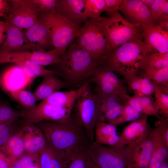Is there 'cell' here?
Wrapping results in <instances>:
<instances>
[{
	"label": "cell",
	"instance_id": "d4e9b609",
	"mask_svg": "<svg viewBox=\"0 0 168 168\" xmlns=\"http://www.w3.org/2000/svg\"><path fill=\"white\" fill-rule=\"evenodd\" d=\"M89 84V82H87L77 89L66 91H58L42 101L53 105L72 109L77 99Z\"/></svg>",
	"mask_w": 168,
	"mask_h": 168
},
{
	"label": "cell",
	"instance_id": "8d00e7d4",
	"mask_svg": "<svg viewBox=\"0 0 168 168\" xmlns=\"http://www.w3.org/2000/svg\"><path fill=\"white\" fill-rule=\"evenodd\" d=\"M22 112L13 109L9 104L0 100V124L22 118Z\"/></svg>",
	"mask_w": 168,
	"mask_h": 168
},
{
	"label": "cell",
	"instance_id": "f35d334b",
	"mask_svg": "<svg viewBox=\"0 0 168 168\" xmlns=\"http://www.w3.org/2000/svg\"><path fill=\"white\" fill-rule=\"evenodd\" d=\"M154 103L157 112L168 119V94L159 89L154 93Z\"/></svg>",
	"mask_w": 168,
	"mask_h": 168
},
{
	"label": "cell",
	"instance_id": "9c48e42d",
	"mask_svg": "<svg viewBox=\"0 0 168 168\" xmlns=\"http://www.w3.org/2000/svg\"><path fill=\"white\" fill-rule=\"evenodd\" d=\"M91 76L92 81L95 85V93L115 95L127 102L129 95L127 94L126 86L107 64L98 65Z\"/></svg>",
	"mask_w": 168,
	"mask_h": 168
},
{
	"label": "cell",
	"instance_id": "836d02e7",
	"mask_svg": "<svg viewBox=\"0 0 168 168\" xmlns=\"http://www.w3.org/2000/svg\"><path fill=\"white\" fill-rule=\"evenodd\" d=\"M21 118L0 124V147L4 145L22 126Z\"/></svg>",
	"mask_w": 168,
	"mask_h": 168
},
{
	"label": "cell",
	"instance_id": "e0dca14e",
	"mask_svg": "<svg viewBox=\"0 0 168 168\" xmlns=\"http://www.w3.org/2000/svg\"><path fill=\"white\" fill-rule=\"evenodd\" d=\"M70 153L58 149L47 140L44 148L38 154L40 168H66Z\"/></svg>",
	"mask_w": 168,
	"mask_h": 168
},
{
	"label": "cell",
	"instance_id": "e575fe53",
	"mask_svg": "<svg viewBox=\"0 0 168 168\" xmlns=\"http://www.w3.org/2000/svg\"><path fill=\"white\" fill-rule=\"evenodd\" d=\"M8 95L25 108L32 109L37 105V101L33 93L25 89L12 92Z\"/></svg>",
	"mask_w": 168,
	"mask_h": 168
},
{
	"label": "cell",
	"instance_id": "44dd1931",
	"mask_svg": "<svg viewBox=\"0 0 168 168\" xmlns=\"http://www.w3.org/2000/svg\"><path fill=\"white\" fill-rule=\"evenodd\" d=\"M129 162L127 168H147L151 158L152 143L150 136L137 145L127 146Z\"/></svg>",
	"mask_w": 168,
	"mask_h": 168
},
{
	"label": "cell",
	"instance_id": "7a4b0ae2",
	"mask_svg": "<svg viewBox=\"0 0 168 168\" xmlns=\"http://www.w3.org/2000/svg\"><path fill=\"white\" fill-rule=\"evenodd\" d=\"M55 66L61 77L71 84L77 85L91 76L98 65L88 52L72 42Z\"/></svg>",
	"mask_w": 168,
	"mask_h": 168
},
{
	"label": "cell",
	"instance_id": "f546056e",
	"mask_svg": "<svg viewBox=\"0 0 168 168\" xmlns=\"http://www.w3.org/2000/svg\"><path fill=\"white\" fill-rule=\"evenodd\" d=\"M137 75L151 80L162 91L168 94V67L138 72Z\"/></svg>",
	"mask_w": 168,
	"mask_h": 168
},
{
	"label": "cell",
	"instance_id": "7bdbcfd3",
	"mask_svg": "<svg viewBox=\"0 0 168 168\" xmlns=\"http://www.w3.org/2000/svg\"><path fill=\"white\" fill-rule=\"evenodd\" d=\"M158 119L156 123V128L168 145V119L161 116Z\"/></svg>",
	"mask_w": 168,
	"mask_h": 168
},
{
	"label": "cell",
	"instance_id": "f1b7e54d",
	"mask_svg": "<svg viewBox=\"0 0 168 168\" xmlns=\"http://www.w3.org/2000/svg\"><path fill=\"white\" fill-rule=\"evenodd\" d=\"M127 102L145 115L154 116L158 119L160 117L156 110L152 95L142 97L129 96Z\"/></svg>",
	"mask_w": 168,
	"mask_h": 168
},
{
	"label": "cell",
	"instance_id": "4dcf8cb0",
	"mask_svg": "<svg viewBox=\"0 0 168 168\" xmlns=\"http://www.w3.org/2000/svg\"><path fill=\"white\" fill-rule=\"evenodd\" d=\"M88 148H82L70 153L66 168H92L93 163Z\"/></svg>",
	"mask_w": 168,
	"mask_h": 168
},
{
	"label": "cell",
	"instance_id": "603a6c76",
	"mask_svg": "<svg viewBox=\"0 0 168 168\" xmlns=\"http://www.w3.org/2000/svg\"><path fill=\"white\" fill-rule=\"evenodd\" d=\"M24 31L29 43L37 50H50L54 47L46 28L39 19L32 26L24 30Z\"/></svg>",
	"mask_w": 168,
	"mask_h": 168
},
{
	"label": "cell",
	"instance_id": "11a10c76",
	"mask_svg": "<svg viewBox=\"0 0 168 168\" xmlns=\"http://www.w3.org/2000/svg\"><path fill=\"white\" fill-rule=\"evenodd\" d=\"M33 168H37L35 166Z\"/></svg>",
	"mask_w": 168,
	"mask_h": 168
},
{
	"label": "cell",
	"instance_id": "9a60e30c",
	"mask_svg": "<svg viewBox=\"0 0 168 168\" xmlns=\"http://www.w3.org/2000/svg\"><path fill=\"white\" fill-rule=\"evenodd\" d=\"M97 95L99 99L98 122L110 124L119 116L126 102L114 95Z\"/></svg>",
	"mask_w": 168,
	"mask_h": 168
},
{
	"label": "cell",
	"instance_id": "db71d44e",
	"mask_svg": "<svg viewBox=\"0 0 168 168\" xmlns=\"http://www.w3.org/2000/svg\"><path fill=\"white\" fill-rule=\"evenodd\" d=\"M92 168H100L98 167V166H97L94 165L93 163V166Z\"/></svg>",
	"mask_w": 168,
	"mask_h": 168
},
{
	"label": "cell",
	"instance_id": "c3c4849f",
	"mask_svg": "<svg viewBox=\"0 0 168 168\" xmlns=\"http://www.w3.org/2000/svg\"><path fill=\"white\" fill-rule=\"evenodd\" d=\"M9 27L8 23L0 21V45L3 43L6 39Z\"/></svg>",
	"mask_w": 168,
	"mask_h": 168
},
{
	"label": "cell",
	"instance_id": "74e56055",
	"mask_svg": "<svg viewBox=\"0 0 168 168\" xmlns=\"http://www.w3.org/2000/svg\"><path fill=\"white\" fill-rule=\"evenodd\" d=\"M116 127L105 122H97L95 125V142H100L104 139L112 135L117 134Z\"/></svg>",
	"mask_w": 168,
	"mask_h": 168
},
{
	"label": "cell",
	"instance_id": "ac0fdd59",
	"mask_svg": "<svg viewBox=\"0 0 168 168\" xmlns=\"http://www.w3.org/2000/svg\"><path fill=\"white\" fill-rule=\"evenodd\" d=\"M9 24L7 35L0 47V52L11 53L29 50L31 51L37 50L27 40L24 30Z\"/></svg>",
	"mask_w": 168,
	"mask_h": 168
},
{
	"label": "cell",
	"instance_id": "7402d4cb",
	"mask_svg": "<svg viewBox=\"0 0 168 168\" xmlns=\"http://www.w3.org/2000/svg\"><path fill=\"white\" fill-rule=\"evenodd\" d=\"M85 0H58L55 10L70 22L78 25L86 19L84 14Z\"/></svg>",
	"mask_w": 168,
	"mask_h": 168
},
{
	"label": "cell",
	"instance_id": "d6986e66",
	"mask_svg": "<svg viewBox=\"0 0 168 168\" xmlns=\"http://www.w3.org/2000/svg\"><path fill=\"white\" fill-rule=\"evenodd\" d=\"M25 153L35 159L46 145L47 140L43 133L34 124H23L21 128Z\"/></svg>",
	"mask_w": 168,
	"mask_h": 168
},
{
	"label": "cell",
	"instance_id": "5b68a950",
	"mask_svg": "<svg viewBox=\"0 0 168 168\" xmlns=\"http://www.w3.org/2000/svg\"><path fill=\"white\" fill-rule=\"evenodd\" d=\"M38 19L46 28L54 49L63 56L79 35L82 27L69 21L55 10L39 13Z\"/></svg>",
	"mask_w": 168,
	"mask_h": 168
},
{
	"label": "cell",
	"instance_id": "cb8c5ba5",
	"mask_svg": "<svg viewBox=\"0 0 168 168\" xmlns=\"http://www.w3.org/2000/svg\"><path fill=\"white\" fill-rule=\"evenodd\" d=\"M150 137L152 143V156L147 168H159L168 158V145L156 128H152Z\"/></svg>",
	"mask_w": 168,
	"mask_h": 168
},
{
	"label": "cell",
	"instance_id": "1f68e13d",
	"mask_svg": "<svg viewBox=\"0 0 168 168\" xmlns=\"http://www.w3.org/2000/svg\"><path fill=\"white\" fill-rule=\"evenodd\" d=\"M150 12L152 23L158 24L168 21V1L155 0Z\"/></svg>",
	"mask_w": 168,
	"mask_h": 168
},
{
	"label": "cell",
	"instance_id": "60d3db41",
	"mask_svg": "<svg viewBox=\"0 0 168 168\" xmlns=\"http://www.w3.org/2000/svg\"><path fill=\"white\" fill-rule=\"evenodd\" d=\"M30 4L38 13L56 9L58 0H28Z\"/></svg>",
	"mask_w": 168,
	"mask_h": 168
},
{
	"label": "cell",
	"instance_id": "4fadbf2b",
	"mask_svg": "<svg viewBox=\"0 0 168 168\" xmlns=\"http://www.w3.org/2000/svg\"><path fill=\"white\" fill-rule=\"evenodd\" d=\"M142 26L143 40L148 51L168 53V27L152 23Z\"/></svg>",
	"mask_w": 168,
	"mask_h": 168
},
{
	"label": "cell",
	"instance_id": "bcb514c9",
	"mask_svg": "<svg viewBox=\"0 0 168 168\" xmlns=\"http://www.w3.org/2000/svg\"><path fill=\"white\" fill-rule=\"evenodd\" d=\"M105 10L108 17L112 16L118 11L124 0H105Z\"/></svg>",
	"mask_w": 168,
	"mask_h": 168
},
{
	"label": "cell",
	"instance_id": "ffe728a7",
	"mask_svg": "<svg viewBox=\"0 0 168 168\" xmlns=\"http://www.w3.org/2000/svg\"><path fill=\"white\" fill-rule=\"evenodd\" d=\"M119 10L131 23L142 26L152 23L150 11L141 0H124Z\"/></svg>",
	"mask_w": 168,
	"mask_h": 168
},
{
	"label": "cell",
	"instance_id": "83f0119b",
	"mask_svg": "<svg viewBox=\"0 0 168 168\" xmlns=\"http://www.w3.org/2000/svg\"><path fill=\"white\" fill-rule=\"evenodd\" d=\"M167 67H168V53L161 54L152 50L147 52L143 57L137 73L141 71L160 69Z\"/></svg>",
	"mask_w": 168,
	"mask_h": 168
},
{
	"label": "cell",
	"instance_id": "52a82bcc",
	"mask_svg": "<svg viewBox=\"0 0 168 168\" xmlns=\"http://www.w3.org/2000/svg\"><path fill=\"white\" fill-rule=\"evenodd\" d=\"M73 107L75 109L76 121L82 127L90 140L94 141L93 129L98 122L99 99L90 84L77 99Z\"/></svg>",
	"mask_w": 168,
	"mask_h": 168
},
{
	"label": "cell",
	"instance_id": "6da1fadb",
	"mask_svg": "<svg viewBox=\"0 0 168 168\" xmlns=\"http://www.w3.org/2000/svg\"><path fill=\"white\" fill-rule=\"evenodd\" d=\"M34 124L52 145L68 153L88 147L92 142H89L90 139L82 127L71 118L64 121H44Z\"/></svg>",
	"mask_w": 168,
	"mask_h": 168
},
{
	"label": "cell",
	"instance_id": "f907efd6",
	"mask_svg": "<svg viewBox=\"0 0 168 168\" xmlns=\"http://www.w3.org/2000/svg\"><path fill=\"white\" fill-rule=\"evenodd\" d=\"M8 161H9L0 159V168H9Z\"/></svg>",
	"mask_w": 168,
	"mask_h": 168
},
{
	"label": "cell",
	"instance_id": "ba28073f",
	"mask_svg": "<svg viewBox=\"0 0 168 168\" xmlns=\"http://www.w3.org/2000/svg\"><path fill=\"white\" fill-rule=\"evenodd\" d=\"M88 151L93 164L100 168H127L128 147H108L91 142Z\"/></svg>",
	"mask_w": 168,
	"mask_h": 168
},
{
	"label": "cell",
	"instance_id": "681fc988",
	"mask_svg": "<svg viewBox=\"0 0 168 168\" xmlns=\"http://www.w3.org/2000/svg\"><path fill=\"white\" fill-rule=\"evenodd\" d=\"M141 1L149 9L150 11L155 0H141Z\"/></svg>",
	"mask_w": 168,
	"mask_h": 168
},
{
	"label": "cell",
	"instance_id": "5bb4252c",
	"mask_svg": "<svg viewBox=\"0 0 168 168\" xmlns=\"http://www.w3.org/2000/svg\"><path fill=\"white\" fill-rule=\"evenodd\" d=\"M31 84L22 69L16 65L0 74V86L8 95L15 91L25 89Z\"/></svg>",
	"mask_w": 168,
	"mask_h": 168
},
{
	"label": "cell",
	"instance_id": "7c38bea8",
	"mask_svg": "<svg viewBox=\"0 0 168 168\" xmlns=\"http://www.w3.org/2000/svg\"><path fill=\"white\" fill-rule=\"evenodd\" d=\"M12 63L21 68L29 79L32 83L36 78L49 75L61 76L59 72L54 69L46 68L30 60L16 56L11 53L0 52V64Z\"/></svg>",
	"mask_w": 168,
	"mask_h": 168
},
{
	"label": "cell",
	"instance_id": "d590c367",
	"mask_svg": "<svg viewBox=\"0 0 168 168\" xmlns=\"http://www.w3.org/2000/svg\"><path fill=\"white\" fill-rule=\"evenodd\" d=\"M84 14L86 20L98 19L105 11V0H85Z\"/></svg>",
	"mask_w": 168,
	"mask_h": 168
},
{
	"label": "cell",
	"instance_id": "7dc6e473",
	"mask_svg": "<svg viewBox=\"0 0 168 168\" xmlns=\"http://www.w3.org/2000/svg\"><path fill=\"white\" fill-rule=\"evenodd\" d=\"M12 11L9 0H0V16L4 17L9 15Z\"/></svg>",
	"mask_w": 168,
	"mask_h": 168
},
{
	"label": "cell",
	"instance_id": "816d5d0a",
	"mask_svg": "<svg viewBox=\"0 0 168 168\" xmlns=\"http://www.w3.org/2000/svg\"><path fill=\"white\" fill-rule=\"evenodd\" d=\"M0 159H3L8 161H11L8 158H7L1 152L0 150Z\"/></svg>",
	"mask_w": 168,
	"mask_h": 168
},
{
	"label": "cell",
	"instance_id": "b9f144b4",
	"mask_svg": "<svg viewBox=\"0 0 168 168\" xmlns=\"http://www.w3.org/2000/svg\"><path fill=\"white\" fill-rule=\"evenodd\" d=\"M35 159L30 155L25 153L15 161L11 168H33L35 166L33 162Z\"/></svg>",
	"mask_w": 168,
	"mask_h": 168
},
{
	"label": "cell",
	"instance_id": "8fae6325",
	"mask_svg": "<svg viewBox=\"0 0 168 168\" xmlns=\"http://www.w3.org/2000/svg\"><path fill=\"white\" fill-rule=\"evenodd\" d=\"M11 13L4 18L9 24L23 30L35 24L38 20L39 13L30 4L28 0H9Z\"/></svg>",
	"mask_w": 168,
	"mask_h": 168
},
{
	"label": "cell",
	"instance_id": "484cf974",
	"mask_svg": "<svg viewBox=\"0 0 168 168\" xmlns=\"http://www.w3.org/2000/svg\"><path fill=\"white\" fill-rule=\"evenodd\" d=\"M56 76L49 75L44 77L40 84L33 92L37 101L46 99L66 86L65 82Z\"/></svg>",
	"mask_w": 168,
	"mask_h": 168
},
{
	"label": "cell",
	"instance_id": "4316f807",
	"mask_svg": "<svg viewBox=\"0 0 168 168\" xmlns=\"http://www.w3.org/2000/svg\"><path fill=\"white\" fill-rule=\"evenodd\" d=\"M21 128L0 147L1 152L10 160L16 161L25 153Z\"/></svg>",
	"mask_w": 168,
	"mask_h": 168
},
{
	"label": "cell",
	"instance_id": "f5cc1de1",
	"mask_svg": "<svg viewBox=\"0 0 168 168\" xmlns=\"http://www.w3.org/2000/svg\"><path fill=\"white\" fill-rule=\"evenodd\" d=\"M159 168H168V163L167 161L164 162Z\"/></svg>",
	"mask_w": 168,
	"mask_h": 168
},
{
	"label": "cell",
	"instance_id": "2e32d148",
	"mask_svg": "<svg viewBox=\"0 0 168 168\" xmlns=\"http://www.w3.org/2000/svg\"><path fill=\"white\" fill-rule=\"evenodd\" d=\"M147 117L132 121L124 128L120 136L127 146L137 145L150 136L152 128L147 123Z\"/></svg>",
	"mask_w": 168,
	"mask_h": 168
},
{
	"label": "cell",
	"instance_id": "f6af8a7d",
	"mask_svg": "<svg viewBox=\"0 0 168 168\" xmlns=\"http://www.w3.org/2000/svg\"><path fill=\"white\" fill-rule=\"evenodd\" d=\"M129 88L134 93L141 87L140 76L136 74L131 75L124 77Z\"/></svg>",
	"mask_w": 168,
	"mask_h": 168
},
{
	"label": "cell",
	"instance_id": "3957f363",
	"mask_svg": "<svg viewBox=\"0 0 168 168\" xmlns=\"http://www.w3.org/2000/svg\"><path fill=\"white\" fill-rule=\"evenodd\" d=\"M76 39V43L90 54L98 65L105 63L114 49L97 19L86 20Z\"/></svg>",
	"mask_w": 168,
	"mask_h": 168
},
{
	"label": "cell",
	"instance_id": "8992f818",
	"mask_svg": "<svg viewBox=\"0 0 168 168\" xmlns=\"http://www.w3.org/2000/svg\"><path fill=\"white\" fill-rule=\"evenodd\" d=\"M97 19L114 49L128 42L143 39L142 26L130 22L118 11L110 17L100 16Z\"/></svg>",
	"mask_w": 168,
	"mask_h": 168
},
{
	"label": "cell",
	"instance_id": "ab89813d",
	"mask_svg": "<svg viewBox=\"0 0 168 168\" xmlns=\"http://www.w3.org/2000/svg\"><path fill=\"white\" fill-rule=\"evenodd\" d=\"M139 76L141 77V87L134 93V96L142 97L151 95L154 94L157 89L160 90L159 86L151 80Z\"/></svg>",
	"mask_w": 168,
	"mask_h": 168
},
{
	"label": "cell",
	"instance_id": "ee69618b",
	"mask_svg": "<svg viewBox=\"0 0 168 168\" xmlns=\"http://www.w3.org/2000/svg\"><path fill=\"white\" fill-rule=\"evenodd\" d=\"M100 144L117 147H123L127 146L120 136L117 134L111 135L104 139Z\"/></svg>",
	"mask_w": 168,
	"mask_h": 168
},
{
	"label": "cell",
	"instance_id": "277c9868",
	"mask_svg": "<svg viewBox=\"0 0 168 168\" xmlns=\"http://www.w3.org/2000/svg\"><path fill=\"white\" fill-rule=\"evenodd\" d=\"M148 51L143 40L130 41L114 49L105 63L123 77L137 74L142 60Z\"/></svg>",
	"mask_w": 168,
	"mask_h": 168
},
{
	"label": "cell",
	"instance_id": "d6a6232c",
	"mask_svg": "<svg viewBox=\"0 0 168 168\" xmlns=\"http://www.w3.org/2000/svg\"><path fill=\"white\" fill-rule=\"evenodd\" d=\"M145 115L126 102L119 116L110 124L117 127L125 123L137 120Z\"/></svg>",
	"mask_w": 168,
	"mask_h": 168
},
{
	"label": "cell",
	"instance_id": "30bf717a",
	"mask_svg": "<svg viewBox=\"0 0 168 168\" xmlns=\"http://www.w3.org/2000/svg\"><path fill=\"white\" fill-rule=\"evenodd\" d=\"M72 109L53 105L42 101L35 107L20 110L23 116V124H34L44 121H61L70 119Z\"/></svg>",
	"mask_w": 168,
	"mask_h": 168
}]
</instances>
